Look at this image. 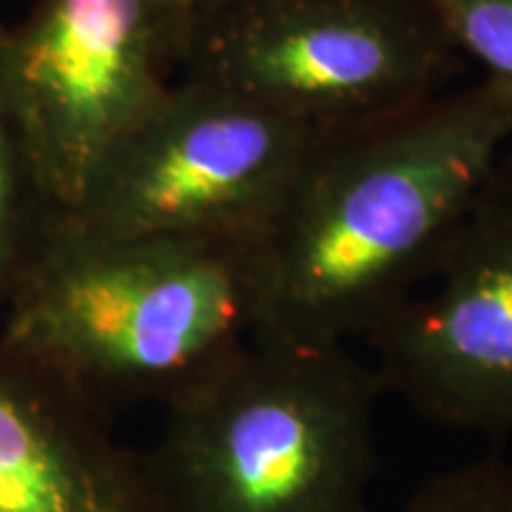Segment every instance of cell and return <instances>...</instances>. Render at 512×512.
Listing matches in <instances>:
<instances>
[{
  "instance_id": "5b68a950",
  "label": "cell",
  "mask_w": 512,
  "mask_h": 512,
  "mask_svg": "<svg viewBox=\"0 0 512 512\" xmlns=\"http://www.w3.org/2000/svg\"><path fill=\"white\" fill-rule=\"evenodd\" d=\"M463 62L430 0H238L195 24L183 74L328 131L446 91Z\"/></svg>"
},
{
  "instance_id": "277c9868",
  "label": "cell",
  "mask_w": 512,
  "mask_h": 512,
  "mask_svg": "<svg viewBox=\"0 0 512 512\" xmlns=\"http://www.w3.org/2000/svg\"><path fill=\"white\" fill-rule=\"evenodd\" d=\"M323 128L181 74L102 159L64 221L98 235H200L259 245Z\"/></svg>"
},
{
  "instance_id": "ba28073f",
  "label": "cell",
  "mask_w": 512,
  "mask_h": 512,
  "mask_svg": "<svg viewBox=\"0 0 512 512\" xmlns=\"http://www.w3.org/2000/svg\"><path fill=\"white\" fill-rule=\"evenodd\" d=\"M0 512H162L112 418L3 335Z\"/></svg>"
},
{
  "instance_id": "7c38bea8",
  "label": "cell",
  "mask_w": 512,
  "mask_h": 512,
  "mask_svg": "<svg viewBox=\"0 0 512 512\" xmlns=\"http://www.w3.org/2000/svg\"><path fill=\"white\" fill-rule=\"evenodd\" d=\"M174 3L190 17L192 29H195L200 19L214 15V12L228 8V5L238 3V0H174Z\"/></svg>"
},
{
  "instance_id": "9c48e42d",
  "label": "cell",
  "mask_w": 512,
  "mask_h": 512,
  "mask_svg": "<svg viewBox=\"0 0 512 512\" xmlns=\"http://www.w3.org/2000/svg\"><path fill=\"white\" fill-rule=\"evenodd\" d=\"M53 214L0 81V318Z\"/></svg>"
},
{
  "instance_id": "8992f818",
  "label": "cell",
  "mask_w": 512,
  "mask_h": 512,
  "mask_svg": "<svg viewBox=\"0 0 512 512\" xmlns=\"http://www.w3.org/2000/svg\"><path fill=\"white\" fill-rule=\"evenodd\" d=\"M190 38L174 0H36L0 22V81L55 214L174 86Z\"/></svg>"
},
{
  "instance_id": "4fadbf2b",
  "label": "cell",
  "mask_w": 512,
  "mask_h": 512,
  "mask_svg": "<svg viewBox=\"0 0 512 512\" xmlns=\"http://www.w3.org/2000/svg\"><path fill=\"white\" fill-rule=\"evenodd\" d=\"M491 176L498 178V181H503V183H512V140L503 150V155L498 157V162L494 166V174Z\"/></svg>"
},
{
  "instance_id": "30bf717a",
  "label": "cell",
  "mask_w": 512,
  "mask_h": 512,
  "mask_svg": "<svg viewBox=\"0 0 512 512\" xmlns=\"http://www.w3.org/2000/svg\"><path fill=\"white\" fill-rule=\"evenodd\" d=\"M463 60L512 93V0H430Z\"/></svg>"
},
{
  "instance_id": "3957f363",
  "label": "cell",
  "mask_w": 512,
  "mask_h": 512,
  "mask_svg": "<svg viewBox=\"0 0 512 512\" xmlns=\"http://www.w3.org/2000/svg\"><path fill=\"white\" fill-rule=\"evenodd\" d=\"M382 384L347 349L252 339L162 408V512H375Z\"/></svg>"
},
{
  "instance_id": "6da1fadb",
  "label": "cell",
  "mask_w": 512,
  "mask_h": 512,
  "mask_svg": "<svg viewBox=\"0 0 512 512\" xmlns=\"http://www.w3.org/2000/svg\"><path fill=\"white\" fill-rule=\"evenodd\" d=\"M510 140L512 93L486 79L320 133L259 242L254 339H366L430 280Z\"/></svg>"
},
{
  "instance_id": "52a82bcc",
  "label": "cell",
  "mask_w": 512,
  "mask_h": 512,
  "mask_svg": "<svg viewBox=\"0 0 512 512\" xmlns=\"http://www.w3.org/2000/svg\"><path fill=\"white\" fill-rule=\"evenodd\" d=\"M363 342L422 420L512 437V183L489 178L430 280Z\"/></svg>"
},
{
  "instance_id": "8fae6325",
  "label": "cell",
  "mask_w": 512,
  "mask_h": 512,
  "mask_svg": "<svg viewBox=\"0 0 512 512\" xmlns=\"http://www.w3.org/2000/svg\"><path fill=\"white\" fill-rule=\"evenodd\" d=\"M399 512H512V463L479 458L427 477Z\"/></svg>"
},
{
  "instance_id": "7a4b0ae2",
  "label": "cell",
  "mask_w": 512,
  "mask_h": 512,
  "mask_svg": "<svg viewBox=\"0 0 512 512\" xmlns=\"http://www.w3.org/2000/svg\"><path fill=\"white\" fill-rule=\"evenodd\" d=\"M259 323V245L98 235L53 214L0 335L98 411L166 406L245 349Z\"/></svg>"
}]
</instances>
